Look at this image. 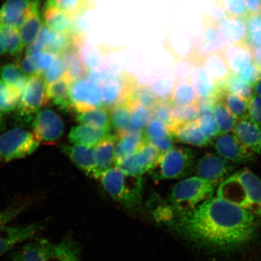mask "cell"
I'll use <instances>...</instances> for the list:
<instances>
[{"mask_svg":"<svg viewBox=\"0 0 261 261\" xmlns=\"http://www.w3.org/2000/svg\"><path fill=\"white\" fill-rule=\"evenodd\" d=\"M217 26L210 16H204L203 28L195 38L193 51L189 60L195 67L203 65L205 58L208 55L224 50L218 37Z\"/></svg>","mask_w":261,"mask_h":261,"instance_id":"obj_7","label":"cell"},{"mask_svg":"<svg viewBox=\"0 0 261 261\" xmlns=\"http://www.w3.org/2000/svg\"><path fill=\"white\" fill-rule=\"evenodd\" d=\"M17 64L19 67L21 68L22 71L29 77L39 74L37 67L33 63L31 58L28 56V55H25V57L22 59L20 63L19 62Z\"/></svg>","mask_w":261,"mask_h":261,"instance_id":"obj_59","label":"cell"},{"mask_svg":"<svg viewBox=\"0 0 261 261\" xmlns=\"http://www.w3.org/2000/svg\"><path fill=\"white\" fill-rule=\"evenodd\" d=\"M32 0H8L0 8V25L19 29Z\"/></svg>","mask_w":261,"mask_h":261,"instance_id":"obj_25","label":"cell"},{"mask_svg":"<svg viewBox=\"0 0 261 261\" xmlns=\"http://www.w3.org/2000/svg\"><path fill=\"white\" fill-rule=\"evenodd\" d=\"M169 130L175 139L187 144L203 147L208 146L212 142V140L202 132L198 119L194 121L175 123Z\"/></svg>","mask_w":261,"mask_h":261,"instance_id":"obj_16","label":"cell"},{"mask_svg":"<svg viewBox=\"0 0 261 261\" xmlns=\"http://www.w3.org/2000/svg\"><path fill=\"white\" fill-rule=\"evenodd\" d=\"M110 125L116 135L125 133L130 125L132 108L126 103L117 104L110 109Z\"/></svg>","mask_w":261,"mask_h":261,"instance_id":"obj_33","label":"cell"},{"mask_svg":"<svg viewBox=\"0 0 261 261\" xmlns=\"http://www.w3.org/2000/svg\"><path fill=\"white\" fill-rule=\"evenodd\" d=\"M223 50L208 55L205 58L203 63V66L208 73L211 75L218 86H223L226 83L231 74L224 57Z\"/></svg>","mask_w":261,"mask_h":261,"instance_id":"obj_27","label":"cell"},{"mask_svg":"<svg viewBox=\"0 0 261 261\" xmlns=\"http://www.w3.org/2000/svg\"><path fill=\"white\" fill-rule=\"evenodd\" d=\"M76 119L81 125L99 129H110L109 113L104 107L96 108L86 112L77 113Z\"/></svg>","mask_w":261,"mask_h":261,"instance_id":"obj_32","label":"cell"},{"mask_svg":"<svg viewBox=\"0 0 261 261\" xmlns=\"http://www.w3.org/2000/svg\"><path fill=\"white\" fill-rule=\"evenodd\" d=\"M116 167H118L126 174L133 176H142L143 172L136 162V154L122 160Z\"/></svg>","mask_w":261,"mask_h":261,"instance_id":"obj_56","label":"cell"},{"mask_svg":"<svg viewBox=\"0 0 261 261\" xmlns=\"http://www.w3.org/2000/svg\"><path fill=\"white\" fill-rule=\"evenodd\" d=\"M6 128V121L3 114L0 113V130H5Z\"/></svg>","mask_w":261,"mask_h":261,"instance_id":"obj_64","label":"cell"},{"mask_svg":"<svg viewBox=\"0 0 261 261\" xmlns=\"http://www.w3.org/2000/svg\"><path fill=\"white\" fill-rule=\"evenodd\" d=\"M145 133L146 140H160L173 136L165 123L153 118L146 127Z\"/></svg>","mask_w":261,"mask_h":261,"instance_id":"obj_49","label":"cell"},{"mask_svg":"<svg viewBox=\"0 0 261 261\" xmlns=\"http://www.w3.org/2000/svg\"><path fill=\"white\" fill-rule=\"evenodd\" d=\"M54 1L72 19L87 11L90 5V0H54Z\"/></svg>","mask_w":261,"mask_h":261,"instance_id":"obj_45","label":"cell"},{"mask_svg":"<svg viewBox=\"0 0 261 261\" xmlns=\"http://www.w3.org/2000/svg\"><path fill=\"white\" fill-rule=\"evenodd\" d=\"M162 152L158 148L146 141L140 147L136 154L137 165L141 169L143 174L149 171L158 162Z\"/></svg>","mask_w":261,"mask_h":261,"instance_id":"obj_35","label":"cell"},{"mask_svg":"<svg viewBox=\"0 0 261 261\" xmlns=\"http://www.w3.org/2000/svg\"><path fill=\"white\" fill-rule=\"evenodd\" d=\"M215 186L198 176L188 178L174 186L169 201L178 213H187L211 198Z\"/></svg>","mask_w":261,"mask_h":261,"instance_id":"obj_4","label":"cell"},{"mask_svg":"<svg viewBox=\"0 0 261 261\" xmlns=\"http://www.w3.org/2000/svg\"><path fill=\"white\" fill-rule=\"evenodd\" d=\"M53 37L54 32L45 24H42L37 38L31 44L28 45L26 50V55H31L37 51L46 50Z\"/></svg>","mask_w":261,"mask_h":261,"instance_id":"obj_44","label":"cell"},{"mask_svg":"<svg viewBox=\"0 0 261 261\" xmlns=\"http://www.w3.org/2000/svg\"><path fill=\"white\" fill-rule=\"evenodd\" d=\"M246 22V41L250 48L261 46V13L249 16Z\"/></svg>","mask_w":261,"mask_h":261,"instance_id":"obj_41","label":"cell"},{"mask_svg":"<svg viewBox=\"0 0 261 261\" xmlns=\"http://www.w3.org/2000/svg\"><path fill=\"white\" fill-rule=\"evenodd\" d=\"M173 106L171 100L160 99L154 109L152 110L153 119H158L165 123L169 129L174 123L171 112Z\"/></svg>","mask_w":261,"mask_h":261,"instance_id":"obj_46","label":"cell"},{"mask_svg":"<svg viewBox=\"0 0 261 261\" xmlns=\"http://www.w3.org/2000/svg\"><path fill=\"white\" fill-rule=\"evenodd\" d=\"M49 102L47 85L44 74H37L29 77L23 94L18 106L19 115L31 117L37 113Z\"/></svg>","mask_w":261,"mask_h":261,"instance_id":"obj_8","label":"cell"},{"mask_svg":"<svg viewBox=\"0 0 261 261\" xmlns=\"http://www.w3.org/2000/svg\"><path fill=\"white\" fill-rule=\"evenodd\" d=\"M171 112L174 119V124L194 121L198 119L200 116L198 104L190 106H173Z\"/></svg>","mask_w":261,"mask_h":261,"instance_id":"obj_43","label":"cell"},{"mask_svg":"<svg viewBox=\"0 0 261 261\" xmlns=\"http://www.w3.org/2000/svg\"><path fill=\"white\" fill-rule=\"evenodd\" d=\"M70 100L73 109L77 113L103 107L100 86L89 78L73 82L71 88Z\"/></svg>","mask_w":261,"mask_h":261,"instance_id":"obj_9","label":"cell"},{"mask_svg":"<svg viewBox=\"0 0 261 261\" xmlns=\"http://www.w3.org/2000/svg\"><path fill=\"white\" fill-rule=\"evenodd\" d=\"M116 141L117 136L112 135L94 147V158L96 166L94 179H99L103 173L111 168L114 163Z\"/></svg>","mask_w":261,"mask_h":261,"instance_id":"obj_26","label":"cell"},{"mask_svg":"<svg viewBox=\"0 0 261 261\" xmlns=\"http://www.w3.org/2000/svg\"><path fill=\"white\" fill-rule=\"evenodd\" d=\"M252 55L254 63H255L261 70V46L254 48L252 52Z\"/></svg>","mask_w":261,"mask_h":261,"instance_id":"obj_62","label":"cell"},{"mask_svg":"<svg viewBox=\"0 0 261 261\" xmlns=\"http://www.w3.org/2000/svg\"><path fill=\"white\" fill-rule=\"evenodd\" d=\"M241 79L252 87L261 79V70L257 65L253 63L247 65L238 74Z\"/></svg>","mask_w":261,"mask_h":261,"instance_id":"obj_54","label":"cell"},{"mask_svg":"<svg viewBox=\"0 0 261 261\" xmlns=\"http://www.w3.org/2000/svg\"><path fill=\"white\" fill-rule=\"evenodd\" d=\"M0 25L7 41V54L12 57L18 56L24 48L19 29L7 25Z\"/></svg>","mask_w":261,"mask_h":261,"instance_id":"obj_42","label":"cell"},{"mask_svg":"<svg viewBox=\"0 0 261 261\" xmlns=\"http://www.w3.org/2000/svg\"><path fill=\"white\" fill-rule=\"evenodd\" d=\"M128 104L132 108V116L130 125L126 133L143 132L153 118L152 111L137 102Z\"/></svg>","mask_w":261,"mask_h":261,"instance_id":"obj_36","label":"cell"},{"mask_svg":"<svg viewBox=\"0 0 261 261\" xmlns=\"http://www.w3.org/2000/svg\"><path fill=\"white\" fill-rule=\"evenodd\" d=\"M234 136L254 153L261 152V129L250 116L238 120L233 129Z\"/></svg>","mask_w":261,"mask_h":261,"instance_id":"obj_14","label":"cell"},{"mask_svg":"<svg viewBox=\"0 0 261 261\" xmlns=\"http://www.w3.org/2000/svg\"><path fill=\"white\" fill-rule=\"evenodd\" d=\"M99 179L107 194L117 203L130 211L140 208L143 191L142 176L127 174L114 166L103 172Z\"/></svg>","mask_w":261,"mask_h":261,"instance_id":"obj_3","label":"cell"},{"mask_svg":"<svg viewBox=\"0 0 261 261\" xmlns=\"http://www.w3.org/2000/svg\"><path fill=\"white\" fill-rule=\"evenodd\" d=\"M171 100L174 106L197 105L199 98L190 80L176 81Z\"/></svg>","mask_w":261,"mask_h":261,"instance_id":"obj_34","label":"cell"},{"mask_svg":"<svg viewBox=\"0 0 261 261\" xmlns=\"http://www.w3.org/2000/svg\"><path fill=\"white\" fill-rule=\"evenodd\" d=\"M116 136L114 161L115 166L122 160L136 154L140 147L146 141L145 130L141 132L125 133Z\"/></svg>","mask_w":261,"mask_h":261,"instance_id":"obj_21","label":"cell"},{"mask_svg":"<svg viewBox=\"0 0 261 261\" xmlns=\"http://www.w3.org/2000/svg\"><path fill=\"white\" fill-rule=\"evenodd\" d=\"M29 202L19 201L9 205L0 212V227L7 226L9 222L14 220L29 207Z\"/></svg>","mask_w":261,"mask_h":261,"instance_id":"obj_53","label":"cell"},{"mask_svg":"<svg viewBox=\"0 0 261 261\" xmlns=\"http://www.w3.org/2000/svg\"><path fill=\"white\" fill-rule=\"evenodd\" d=\"M190 81L199 99L207 97L220 99L223 88L218 86L203 65L194 67Z\"/></svg>","mask_w":261,"mask_h":261,"instance_id":"obj_13","label":"cell"},{"mask_svg":"<svg viewBox=\"0 0 261 261\" xmlns=\"http://www.w3.org/2000/svg\"><path fill=\"white\" fill-rule=\"evenodd\" d=\"M223 87L227 92L236 94L247 101L250 100L254 96L253 87L241 79L238 74L231 73L229 79Z\"/></svg>","mask_w":261,"mask_h":261,"instance_id":"obj_38","label":"cell"},{"mask_svg":"<svg viewBox=\"0 0 261 261\" xmlns=\"http://www.w3.org/2000/svg\"><path fill=\"white\" fill-rule=\"evenodd\" d=\"M253 89L256 95L261 97V79L254 85Z\"/></svg>","mask_w":261,"mask_h":261,"instance_id":"obj_63","label":"cell"},{"mask_svg":"<svg viewBox=\"0 0 261 261\" xmlns=\"http://www.w3.org/2000/svg\"><path fill=\"white\" fill-rule=\"evenodd\" d=\"M31 58L33 63L35 64L39 74H44L48 69L56 58V55L46 50L36 52L31 55H28Z\"/></svg>","mask_w":261,"mask_h":261,"instance_id":"obj_51","label":"cell"},{"mask_svg":"<svg viewBox=\"0 0 261 261\" xmlns=\"http://www.w3.org/2000/svg\"><path fill=\"white\" fill-rule=\"evenodd\" d=\"M159 100L148 86L143 84H140L133 98V102H137L151 111L154 109Z\"/></svg>","mask_w":261,"mask_h":261,"instance_id":"obj_47","label":"cell"},{"mask_svg":"<svg viewBox=\"0 0 261 261\" xmlns=\"http://www.w3.org/2000/svg\"><path fill=\"white\" fill-rule=\"evenodd\" d=\"M73 81L64 74L60 80L47 86V94L49 101L52 102L62 110L73 109L70 100V91Z\"/></svg>","mask_w":261,"mask_h":261,"instance_id":"obj_24","label":"cell"},{"mask_svg":"<svg viewBox=\"0 0 261 261\" xmlns=\"http://www.w3.org/2000/svg\"><path fill=\"white\" fill-rule=\"evenodd\" d=\"M62 57L64 59L65 64H66L65 74L70 79L75 81L87 76L89 70L84 63L83 58L80 54L79 48L70 49Z\"/></svg>","mask_w":261,"mask_h":261,"instance_id":"obj_31","label":"cell"},{"mask_svg":"<svg viewBox=\"0 0 261 261\" xmlns=\"http://www.w3.org/2000/svg\"><path fill=\"white\" fill-rule=\"evenodd\" d=\"M20 97L0 77V113H11L17 109Z\"/></svg>","mask_w":261,"mask_h":261,"instance_id":"obj_40","label":"cell"},{"mask_svg":"<svg viewBox=\"0 0 261 261\" xmlns=\"http://www.w3.org/2000/svg\"><path fill=\"white\" fill-rule=\"evenodd\" d=\"M243 42L225 48L223 54L231 73L238 74L245 67L253 63L252 50Z\"/></svg>","mask_w":261,"mask_h":261,"instance_id":"obj_23","label":"cell"},{"mask_svg":"<svg viewBox=\"0 0 261 261\" xmlns=\"http://www.w3.org/2000/svg\"><path fill=\"white\" fill-rule=\"evenodd\" d=\"M221 100L237 120L249 116L248 112V101L243 98L227 92L226 90L222 96Z\"/></svg>","mask_w":261,"mask_h":261,"instance_id":"obj_39","label":"cell"},{"mask_svg":"<svg viewBox=\"0 0 261 261\" xmlns=\"http://www.w3.org/2000/svg\"><path fill=\"white\" fill-rule=\"evenodd\" d=\"M175 83L172 70L161 69L154 74L146 86L160 99L171 100Z\"/></svg>","mask_w":261,"mask_h":261,"instance_id":"obj_29","label":"cell"},{"mask_svg":"<svg viewBox=\"0 0 261 261\" xmlns=\"http://www.w3.org/2000/svg\"><path fill=\"white\" fill-rule=\"evenodd\" d=\"M215 147L218 154L228 161L244 163L254 159V152L246 148L234 135H221L215 141Z\"/></svg>","mask_w":261,"mask_h":261,"instance_id":"obj_12","label":"cell"},{"mask_svg":"<svg viewBox=\"0 0 261 261\" xmlns=\"http://www.w3.org/2000/svg\"><path fill=\"white\" fill-rule=\"evenodd\" d=\"M49 261H81L80 247L72 237H66L54 244Z\"/></svg>","mask_w":261,"mask_h":261,"instance_id":"obj_30","label":"cell"},{"mask_svg":"<svg viewBox=\"0 0 261 261\" xmlns=\"http://www.w3.org/2000/svg\"><path fill=\"white\" fill-rule=\"evenodd\" d=\"M43 11L45 24L55 33H70L72 30V18L54 0H47Z\"/></svg>","mask_w":261,"mask_h":261,"instance_id":"obj_19","label":"cell"},{"mask_svg":"<svg viewBox=\"0 0 261 261\" xmlns=\"http://www.w3.org/2000/svg\"><path fill=\"white\" fill-rule=\"evenodd\" d=\"M34 133L20 128L8 130L0 136V164L25 158L40 145Z\"/></svg>","mask_w":261,"mask_h":261,"instance_id":"obj_6","label":"cell"},{"mask_svg":"<svg viewBox=\"0 0 261 261\" xmlns=\"http://www.w3.org/2000/svg\"><path fill=\"white\" fill-rule=\"evenodd\" d=\"M174 137L172 136L163 139L146 140L147 142L158 148L163 154V153L170 151L171 149L174 148Z\"/></svg>","mask_w":261,"mask_h":261,"instance_id":"obj_58","label":"cell"},{"mask_svg":"<svg viewBox=\"0 0 261 261\" xmlns=\"http://www.w3.org/2000/svg\"><path fill=\"white\" fill-rule=\"evenodd\" d=\"M260 218L220 197L207 199L195 210L179 214L173 224L188 239L212 249H242L255 239Z\"/></svg>","mask_w":261,"mask_h":261,"instance_id":"obj_1","label":"cell"},{"mask_svg":"<svg viewBox=\"0 0 261 261\" xmlns=\"http://www.w3.org/2000/svg\"><path fill=\"white\" fill-rule=\"evenodd\" d=\"M194 66L188 61H179L175 63L173 74L176 81L190 80Z\"/></svg>","mask_w":261,"mask_h":261,"instance_id":"obj_55","label":"cell"},{"mask_svg":"<svg viewBox=\"0 0 261 261\" xmlns=\"http://www.w3.org/2000/svg\"><path fill=\"white\" fill-rule=\"evenodd\" d=\"M248 112L250 118L261 126V97L254 94L248 101Z\"/></svg>","mask_w":261,"mask_h":261,"instance_id":"obj_57","label":"cell"},{"mask_svg":"<svg viewBox=\"0 0 261 261\" xmlns=\"http://www.w3.org/2000/svg\"><path fill=\"white\" fill-rule=\"evenodd\" d=\"M62 150L85 174L94 178L96 174L94 148L80 145L62 146Z\"/></svg>","mask_w":261,"mask_h":261,"instance_id":"obj_22","label":"cell"},{"mask_svg":"<svg viewBox=\"0 0 261 261\" xmlns=\"http://www.w3.org/2000/svg\"><path fill=\"white\" fill-rule=\"evenodd\" d=\"M195 156L191 149L173 148L161 154L149 174L158 181L186 177L192 171Z\"/></svg>","mask_w":261,"mask_h":261,"instance_id":"obj_5","label":"cell"},{"mask_svg":"<svg viewBox=\"0 0 261 261\" xmlns=\"http://www.w3.org/2000/svg\"><path fill=\"white\" fill-rule=\"evenodd\" d=\"M213 114L220 129L221 135H225L233 130L237 119L228 110L221 100L215 103Z\"/></svg>","mask_w":261,"mask_h":261,"instance_id":"obj_37","label":"cell"},{"mask_svg":"<svg viewBox=\"0 0 261 261\" xmlns=\"http://www.w3.org/2000/svg\"><path fill=\"white\" fill-rule=\"evenodd\" d=\"M200 128L205 136L212 140L221 135L219 126L213 113L205 114L198 119Z\"/></svg>","mask_w":261,"mask_h":261,"instance_id":"obj_50","label":"cell"},{"mask_svg":"<svg viewBox=\"0 0 261 261\" xmlns=\"http://www.w3.org/2000/svg\"><path fill=\"white\" fill-rule=\"evenodd\" d=\"M246 6L249 16L260 14L261 0H246Z\"/></svg>","mask_w":261,"mask_h":261,"instance_id":"obj_60","label":"cell"},{"mask_svg":"<svg viewBox=\"0 0 261 261\" xmlns=\"http://www.w3.org/2000/svg\"><path fill=\"white\" fill-rule=\"evenodd\" d=\"M54 246L46 240L32 241L15 251L11 261H49Z\"/></svg>","mask_w":261,"mask_h":261,"instance_id":"obj_20","label":"cell"},{"mask_svg":"<svg viewBox=\"0 0 261 261\" xmlns=\"http://www.w3.org/2000/svg\"><path fill=\"white\" fill-rule=\"evenodd\" d=\"M33 130L39 142L45 145L57 143L63 135V120L53 110L45 109L36 114L32 123Z\"/></svg>","mask_w":261,"mask_h":261,"instance_id":"obj_10","label":"cell"},{"mask_svg":"<svg viewBox=\"0 0 261 261\" xmlns=\"http://www.w3.org/2000/svg\"><path fill=\"white\" fill-rule=\"evenodd\" d=\"M233 170L229 161L220 155L207 153L199 159L196 166L198 177L217 185Z\"/></svg>","mask_w":261,"mask_h":261,"instance_id":"obj_11","label":"cell"},{"mask_svg":"<svg viewBox=\"0 0 261 261\" xmlns=\"http://www.w3.org/2000/svg\"><path fill=\"white\" fill-rule=\"evenodd\" d=\"M42 24L40 0H32L19 28L24 47L34 41Z\"/></svg>","mask_w":261,"mask_h":261,"instance_id":"obj_17","label":"cell"},{"mask_svg":"<svg viewBox=\"0 0 261 261\" xmlns=\"http://www.w3.org/2000/svg\"><path fill=\"white\" fill-rule=\"evenodd\" d=\"M112 135L110 129L95 128L81 125L71 128L68 138L73 145L94 148Z\"/></svg>","mask_w":261,"mask_h":261,"instance_id":"obj_18","label":"cell"},{"mask_svg":"<svg viewBox=\"0 0 261 261\" xmlns=\"http://www.w3.org/2000/svg\"><path fill=\"white\" fill-rule=\"evenodd\" d=\"M217 197L261 218V180L249 169H243L221 182Z\"/></svg>","mask_w":261,"mask_h":261,"instance_id":"obj_2","label":"cell"},{"mask_svg":"<svg viewBox=\"0 0 261 261\" xmlns=\"http://www.w3.org/2000/svg\"><path fill=\"white\" fill-rule=\"evenodd\" d=\"M216 3L231 16L241 18H247L249 16L246 0H216Z\"/></svg>","mask_w":261,"mask_h":261,"instance_id":"obj_48","label":"cell"},{"mask_svg":"<svg viewBox=\"0 0 261 261\" xmlns=\"http://www.w3.org/2000/svg\"><path fill=\"white\" fill-rule=\"evenodd\" d=\"M220 40L225 48L229 45L241 43L246 40L247 27L241 18L230 16L217 26Z\"/></svg>","mask_w":261,"mask_h":261,"instance_id":"obj_15","label":"cell"},{"mask_svg":"<svg viewBox=\"0 0 261 261\" xmlns=\"http://www.w3.org/2000/svg\"><path fill=\"white\" fill-rule=\"evenodd\" d=\"M6 53H7V41H6L4 32L0 25V57Z\"/></svg>","mask_w":261,"mask_h":261,"instance_id":"obj_61","label":"cell"},{"mask_svg":"<svg viewBox=\"0 0 261 261\" xmlns=\"http://www.w3.org/2000/svg\"><path fill=\"white\" fill-rule=\"evenodd\" d=\"M0 77L21 99L29 77L22 71L18 64L10 63L3 65L0 68Z\"/></svg>","mask_w":261,"mask_h":261,"instance_id":"obj_28","label":"cell"},{"mask_svg":"<svg viewBox=\"0 0 261 261\" xmlns=\"http://www.w3.org/2000/svg\"><path fill=\"white\" fill-rule=\"evenodd\" d=\"M66 72V64L63 57H58L44 74L47 86L60 80Z\"/></svg>","mask_w":261,"mask_h":261,"instance_id":"obj_52","label":"cell"}]
</instances>
